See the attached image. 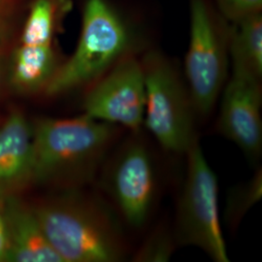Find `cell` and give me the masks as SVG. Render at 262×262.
Returning a JSON list of instances; mask_svg holds the SVG:
<instances>
[{
  "instance_id": "6da1fadb",
  "label": "cell",
  "mask_w": 262,
  "mask_h": 262,
  "mask_svg": "<svg viewBox=\"0 0 262 262\" xmlns=\"http://www.w3.org/2000/svg\"><path fill=\"white\" fill-rule=\"evenodd\" d=\"M32 128L31 183L72 187L94 176L111 145L114 125L82 115L38 119Z\"/></svg>"
},
{
  "instance_id": "7a4b0ae2",
  "label": "cell",
  "mask_w": 262,
  "mask_h": 262,
  "mask_svg": "<svg viewBox=\"0 0 262 262\" xmlns=\"http://www.w3.org/2000/svg\"><path fill=\"white\" fill-rule=\"evenodd\" d=\"M32 209L49 243L62 261L116 262L123 257L119 225L103 205L66 195Z\"/></svg>"
},
{
  "instance_id": "3957f363",
  "label": "cell",
  "mask_w": 262,
  "mask_h": 262,
  "mask_svg": "<svg viewBox=\"0 0 262 262\" xmlns=\"http://www.w3.org/2000/svg\"><path fill=\"white\" fill-rule=\"evenodd\" d=\"M130 30L105 0H88L75 53L56 69L44 92L56 96L94 83L132 55Z\"/></svg>"
},
{
  "instance_id": "277c9868",
  "label": "cell",
  "mask_w": 262,
  "mask_h": 262,
  "mask_svg": "<svg viewBox=\"0 0 262 262\" xmlns=\"http://www.w3.org/2000/svg\"><path fill=\"white\" fill-rule=\"evenodd\" d=\"M146 108L144 124L164 150L186 154L197 140L194 114L187 85L168 59L150 52L141 60Z\"/></svg>"
},
{
  "instance_id": "5b68a950",
  "label": "cell",
  "mask_w": 262,
  "mask_h": 262,
  "mask_svg": "<svg viewBox=\"0 0 262 262\" xmlns=\"http://www.w3.org/2000/svg\"><path fill=\"white\" fill-rule=\"evenodd\" d=\"M229 29L207 0H190V36L185 71L195 112L210 114L226 82Z\"/></svg>"
},
{
  "instance_id": "8992f818",
  "label": "cell",
  "mask_w": 262,
  "mask_h": 262,
  "mask_svg": "<svg viewBox=\"0 0 262 262\" xmlns=\"http://www.w3.org/2000/svg\"><path fill=\"white\" fill-rule=\"evenodd\" d=\"M186 155L187 175L180 197L176 238L201 249L216 262H228L219 210V185L201 147L195 141Z\"/></svg>"
},
{
  "instance_id": "52a82bcc",
  "label": "cell",
  "mask_w": 262,
  "mask_h": 262,
  "mask_svg": "<svg viewBox=\"0 0 262 262\" xmlns=\"http://www.w3.org/2000/svg\"><path fill=\"white\" fill-rule=\"evenodd\" d=\"M145 108L143 67L133 55L124 56L98 79L84 100L85 115L133 131L144 124Z\"/></svg>"
},
{
  "instance_id": "ba28073f",
  "label": "cell",
  "mask_w": 262,
  "mask_h": 262,
  "mask_svg": "<svg viewBox=\"0 0 262 262\" xmlns=\"http://www.w3.org/2000/svg\"><path fill=\"white\" fill-rule=\"evenodd\" d=\"M105 183L124 221L132 227L145 225L157 191L155 164L147 147L137 141L124 145L113 159Z\"/></svg>"
},
{
  "instance_id": "9c48e42d",
  "label": "cell",
  "mask_w": 262,
  "mask_h": 262,
  "mask_svg": "<svg viewBox=\"0 0 262 262\" xmlns=\"http://www.w3.org/2000/svg\"><path fill=\"white\" fill-rule=\"evenodd\" d=\"M217 127L244 152L257 158L262 149L260 78L232 66V75L224 86Z\"/></svg>"
},
{
  "instance_id": "30bf717a",
  "label": "cell",
  "mask_w": 262,
  "mask_h": 262,
  "mask_svg": "<svg viewBox=\"0 0 262 262\" xmlns=\"http://www.w3.org/2000/svg\"><path fill=\"white\" fill-rule=\"evenodd\" d=\"M32 175V128L18 110L0 124V200L16 195Z\"/></svg>"
},
{
  "instance_id": "8fae6325",
  "label": "cell",
  "mask_w": 262,
  "mask_h": 262,
  "mask_svg": "<svg viewBox=\"0 0 262 262\" xmlns=\"http://www.w3.org/2000/svg\"><path fill=\"white\" fill-rule=\"evenodd\" d=\"M8 235L9 262H63L49 243L31 207L16 197L0 200Z\"/></svg>"
},
{
  "instance_id": "7c38bea8",
  "label": "cell",
  "mask_w": 262,
  "mask_h": 262,
  "mask_svg": "<svg viewBox=\"0 0 262 262\" xmlns=\"http://www.w3.org/2000/svg\"><path fill=\"white\" fill-rule=\"evenodd\" d=\"M57 68L53 44H20L13 57L11 81L19 92H37L46 88Z\"/></svg>"
},
{
  "instance_id": "4fadbf2b",
  "label": "cell",
  "mask_w": 262,
  "mask_h": 262,
  "mask_svg": "<svg viewBox=\"0 0 262 262\" xmlns=\"http://www.w3.org/2000/svg\"><path fill=\"white\" fill-rule=\"evenodd\" d=\"M229 55L232 66L253 75H262V15L250 16L229 29Z\"/></svg>"
},
{
  "instance_id": "5bb4252c",
  "label": "cell",
  "mask_w": 262,
  "mask_h": 262,
  "mask_svg": "<svg viewBox=\"0 0 262 262\" xmlns=\"http://www.w3.org/2000/svg\"><path fill=\"white\" fill-rule=\"evenodd\" d=\"M70 6L69 0H35L24 28L21 44H53L56 30Z\"/></svg>"
},
{
  "instance_id": "9a60e30c",
  "label": "cell",
  "mask_w": 262,
  "mask_h": 262,
  "mask_svg": "<svg viewBox=\"0 0 262 262\" xmlns=\"http://www.w3.org/2000/svg\"><path fill=\"white\" fill-rule=\"evenodd\" d=\"M261 197L262 173L259 170L250 181L229 191L226 200L225 216L235 225Z\"/></svg>"
},
{
  "instance_id": "2e32d148",
  "label": "cell",
  "mask_w": 262,
  "mask_h": 262,
  "mask_svg": "<svg viewBox=\"0 0 262 262\" xmlns=\"http://www.w3.org/2000/svg\"><path fill=\"white\" fill-rule=\"evenodd\" d=\"M174 250V243L170 235L164 230H157L150 235L134 256L135 261H168Z\"/></svg>"
},
{
  "instance_id": "e0dca14e",
  "label": "cell",
  "mask_w": 262,
  "mask_h": 262,
  "mask_svg": "<svg viewBox=\"0 0 262 262\" xmlns=\"http://www.w3.org/2000/svg\"><path fill=\"white\" fill-rule=\"evenodd\" d=\"M225 18L232 24L261 13L262 0H215Z\"/></svg>"
},
{
  "instance_id": "ac0fdd59",
  "label": "cell",
  "mask_w": 262,
  "mask_h": 262,
  "mask_svg": "<svg viewBox=\"0 0 262 262\" xmlns=\"http://www.w3.org/2000/svg\"><path fill=\"white\" fill-rule=\"evenodd\" d=\"M8 254V235L0 201V262L6 261Z\"/></svg>"
},
{
  "instance_id": "d6986e66",
  "label": "cell",
  "mask_w": 262,
  "mask_h": 262,
  "mask_svg": "<svg viewBox=\"0 0 262 262\" xmlns=\"http://www.w3.org/2000/svg\"><path fill=\"white\" fill-rule=\"evenodd\" d=\"M8 10V0H0V27Z\"/></svg>"
}]
</instances>
